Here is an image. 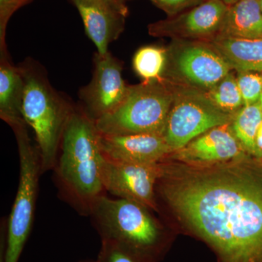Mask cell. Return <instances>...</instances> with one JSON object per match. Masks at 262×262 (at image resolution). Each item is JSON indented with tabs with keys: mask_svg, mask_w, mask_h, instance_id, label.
Returning a JSON list of instances; mask_svg holds the SVG:
<instances>
[{
	"mask_svg": "<svg viewBox=\"0 0 262 262\" xmlns=\"http://www.w3.org/2000/svg\"><path fill=\"white\" fill-rule=\"evenodd\" d=\"M262 124V111L259 102L244 106L232 120V130L239 144L248 152L261 155L256 145V135Z\"/></svg>",
	"mask_w": 262,
	"mask_h": 262,
	"instance_id": "18",
	"label": "cell"
},
{
	"mask_svg": "<svg viewBox=\"0 0 262 262\" xmlns=\"http://www.w3.org/2000/svg\"><path fill=\"white\" fill-rule=\"evenodd\" d=\"M256 145L258 149L262 152V124L258 128L257 135H256Z\"/></svg>",
	"mask_w": 262,
	"mask_h": 262,
	"instance_id": "27",
	"label": "cell"
},
{
	"mask_svg": "<svg viewBox=\"0 0 262 262\" xmlns=\"http://www.w3.org/2000/svg\"><path fill=\"white\" fill-rule=\"evenodd\" d=\"M0 54V117L14 130L27 126L22 115L25 83L21 69L11 64L8 53Z\"/></svg>",
	"mask_w": 262,
	"mask_h": 262,
	"instance_id": "15",
	"label": "cell"
},
{
	"mask_svg": "<svg viewBox=\"0 0 262 262\" xmlns=\"http://www.w3.org/2000/svg\"><path fill=\"white\" fill-rule=\"evenodd\" d=\"M79 262H96V261H94V260H84V261Z\"/></svg>",
	"mask_w": 262,
	"mask_h": 262,
	"instance_id": "30",
	"label": "cell"
},
{
	"mask_svg": "<svg viewBox=\"0 0 262 262\" xmlns=\"http://www.w3.org/2000/svg\"><path fill=\"white\" fill-rule=\"evenodd\" d=\"M32 0H0V52H7L5 35L8 21L19 8Z\"/></svg>",
	"mask_w": 262,
	"mask_h": 262,
	"instance_id": "23",
	"label": "cell"
},
{
	"mask_svg": "<svg viewBox=\"0 0 262 262\" xmlns=\"http://www.w3.org/2000/svg\"><path fill=\"white\" fill-rule=\"evenodd\" d=\"M221 1L223 2L224 3H225L228 6H231V5L235 4L239 0H221Z\"/></svg>",
	"mask_w": 262,
	"mask_h": 262,
	"instance_id": "28",
	"label": "cell"
},
{
	"mask_svg": "<svg viewBox=\"0 0 262 262\" xmlns=\"http://www.w3.org/2000/svg\"><path fill=\"white\" fill-rule=\"evenodd\" d=\"M258 102H259L260 106H261V111H262V94L261 96V98H260L259 101H258Z\"/></svg>",
	"mask_w": 262,
	"mask_h": 262,
	"instance_id": "29",
	"label": "cell"
},
{
	"mask_svg": "<svg viewBox=\"0 0 262 262\" xmlns=\"http://www.w3.org/2000/svg\"><path fill=\"white\" fill-rule=\"evenodd\" d=\"M206 94L221 111L232 116L244 106L237 77L232 72Z\"/></svg>",
	"mask_w": 262,
	"mask_h": 262,
	"instance_id": "20",
	"label": "cell"
},
{
	"mask_svg": "<svg viewBox=\"0 0 262 262\" xmlns=\"http://www.w3.org/2000/svg\"><path fill=\"white\" fill-rule=\"evenodd\" d=\"M151 3L163 10L168 17L183 13L184 10L193 8L203 3V0H150Z\"/></svg>",
	"mask_w": 262,
	"mask_h": 262,
	"instance_id": "24",
	"label": "cell"
},
{
	"mask_svg": "<svg viewBox=\"0 0 262 262\" xmlns=\"http://www.w3.org/2000/svg\"><path fill=\"white\" fill-rule=\"evenodd\" d=\"M147 209L135 201L104 194L95 201L89 216L101 239L141 252L156 247L160 237L159 225Z\"/></svg>",
	"mask_w": 262,
	"mask_h": 262,
	"instance_id": "6",
	"label": "cell"
},
{
	"mask_svg": "<svg viewBox=\"0 0 262 262\" xmlns=\"http://www.w3.org/2000/svg\"><path fill=\"white\" fill-rule=\"evenodd\" d=\"M229 7L221 0H206L180 14L149 24V34L179 40L209 42L220 34Z\"/></svg>",
	"mask_w": 262,
	"mask_h": 262,
	"instance_id": "10",
	"label": "cell"
},
{
	"mask_svg": "<svg viewBox=\"0 0 262 262\" xmlns=\"http://www.w3.org/2000/svg\"><path fill=\"white\" fill-rule=\"evenodd\" d=\"M259 4H260V7H261V11H262V0H259Z\"/></svg>",
	"mask_w": 262,
	"mask_h": 262,
	"instance_id": "31",
	"label": "cell"
},
{
	"mask_svg": "<svg viewBox=\"0 0 262 262\" xmlns=\"http://www.w3.org/2000/svg\"><path fill=\"white\" fill-rule=\"evenodd\" d=\"M173 85V101L163 135L172 152L207 131L232 122L234 117L221 111L204 91Z\"/></svg>",
	"mask_w": 262,
	"mask_h": 262,
	"instance_id": "7",
	"label": "cell"
},
{
	"mask_svg": "<svg viewBox=\"0 0 262 262\" xmlns=\"http://www.w3.org/2000/svg\"><path fill=\"white\" fill-rule=\"evenodd\" d=\"M241 154V145L230 123L215 127L177 150L174 158L187 162H224Z\"/></svg>",
	"mask_w": 262,
	"mask_h": 262,
	"instance_id": "14",
	"label": "cell"
},
{
	"mask_svg": "<svg viewBox=\"0 0 262 262\" xmlns=\"http://www.w3.org/2000/svg\"><path fill=\"white\" fill-rule=\"evenodd\" d=\"M173 96V84L163 78L131 85L116 110L94 121L96 128L103 135L163 136Z\"/></svg>",
	"mask_w": 262,
	"mask_h": 262,
	"instance_id": "4",
	"label": "cell"
},
{
	"mask_svg": "<svg viewBox=\"0 0 262 262\" xmlns=\"http://www.w3.org/2000/svg\"><path fill=\"white\" fill-rule=\"evenodd\" d=\"M99 135L103 156L110 160L130 163H159L172 152L161 135Z\"/></svg>",
	"mask_w": 262,
	"mask_h": 262,
	"instance_id": "12",
	"label": "cell"
},
{
	"mask_svg": "<svg viewBox=\"0 0 262 262\" xmlns=\"http://www.w3.org/2000/svg\"><path fill=\"white\" fill-rule=\"evenodd\" d=\"M99 136L94 120L83 110H74L53 169L61 199L85 216L95 201L106 194L101 177L103 155Z\"/></svg>",
	"mask_w": 262,
	"mask_h": 262,
	"instance_id": "2",
	"label": "cell"
},
{
	"mask_svg": "<svg viewBox=\"0 0 262 262\" xmlns=\"http://www.w3.org/2000/svg\"><path fill=\"white\" fill-rule=\"evenodd\" d=\"M83 22L86 34L101 55L107 53L125 27L126 15L104 0H72Z\"/></svg>",
	"mask_w": 262,
	"mask_h": 262,
	"instance_id": "13",
	"label": "cell"
},
{
	"mask_svg": "<svg viewBox=\"0 0 262 262\" xmlns=\"http://www.w3.org/2000/svg\"><path fill=\"white\" fill-rule=\"evenodd\" d=\"M19 155V182L14 203L7 219L5 262H18L34 222V211L42 175V161L37 144L31 140L27 126L15 129Z\"/></svg>",
	"mask_w": 262,
	"mask_h": 262,
	"instance_id": "5",
	"label": "cell"
},
{
	"mask_svg": "<svg viewBox=\"0 0 262 262\" xmlns=\"http://www.w3.org/2000/svg\"><path fill=\"white\" fill-rule=\"evenodd\" d=\"M101 244L96 262H140L136 250L111 239H101Z\"/></svg>",
	"mask_w": 262,
	"mask_h": 262,
	"instance_id": "21",
	"label": "cell"
},
{
	"mask_svg": "<svg viewBox=\"0 0 262 262\" xmlns=\"http://www.w3.org/2000/svg\"><path fill=\"white\" fill-rule=\"evenodd\" d=\"M104 1L118 11L127 15V9L125 5V0H104Z\"/></svg>",
	"mask_w": 262,
	"mask_h": 262,
	"instance_id": "26",
	"label": "cell"
},
{
	"mask_svg": "<svg viewBox=\"0 0 262 262\" xmlns=\"http://www.w3.org/2000/svg\"><path fill=\"white\" fill-rule=\"evenodd\" d=\"M122 71V63L110 52L95 55L92 80L80 91L83 111L94 121L116 110L126 97L130 86Z\"/></svg>",
	"mask_w": 262,
	"mask_h": 262,
	"instance_id": "11",
	"label": "cell"
},
{
	"mask_svg": "<svg viewBox=\"0 0 262 262\" xmlns=\"http://www.w3.org/2000/svg\"><path fill=\"white\" fill-rule=\"evenodd\" d=\"M238 158L209 166L162 162L157 185L224 262H262V180Z\"/></svg>",
	"mask_w": 262,
	"mask_h": 262,
	"instance_id": "1",
	"label": "cell"
},
{
	"mask_svg": "<svg viewBox=\"0 0 262 262\" xmlns=\"http://www.w3.org/2000/svg\"><path fill=\"white\" fill-rule=\"evenodd\" d=\"M236 77L244 106L258 103L262 94V72H237Z\"/></svg>",
	"mask_w": 262,
	"mask_h": 262,
	"instance_id": "22",
	"label": "cell"
},
{
	"mask_svg": "<svg viewBox=\"0 0 262 262\" xmlns=\"http://www.w3.org/2000/svg\"><path fill=\"white\" fill-rule=\"evenodd\" d=\"M173 40L166 49L164 80L207 92L232 72L227 60L209 42Z\"/></svg>",
	"mask_w": 262,
	"mask_h": 262,
	"instance_id": "8",
	"label": "cell"
},
{
	"mask_svg": "<svg viewBox=\"0 0 262 262\" xmlns=\"http://www.w3.org/2000/svg\"><path fill=\"white\" fill-rule=\"evenodd\" d=\"M219 35L262 39V11L259 0H239L229 6Z\"/></svg>",
	"mask_w": 262,
	"mask_h": 262,
	"instance_id": "17",
	"label": "cell"
},
{
	"mask_svg": "<svg viewBox=\"0 0 262 262\" xmlns=\"http://www.w3.org/2000/svg\"><path fill=\"white\" fill-rule=\"evenodd\" d=\"M167 61V50L157 46L139 48L133 58V67L144 82L160 80Z\"/></svg>",
	"mask_w": 262,
	"mask_h": 262,
	"instance_id": "19",
	"label": "cell"
},
{
	"mask_svg": "<svg viewBox=\"0 0 262 262\" xmlns=\"http://www.w3.org/2000/svg\"><path fill=\"white\" fill-rule=\"evenodd\" d=\"M160 172V163L117 161L104 156L101 162V177L106 193L135 201L150 209H157L155 189Z\"/></svg>",
	"mask_w": 262,
	"mask_h": 262,
	"instance_id": "9",
	"label": "cell"
},
{
	"mask_svg": "<svg viewBox=\"0 0 262 262\" xmlns=\"http://www.w3.org/2000/svg\"><path fill=\"white\" fill-rule=\"evenodd\" d=\"M7 228L2 225L0 228V262L4 261L5 246H6Z\"/></svg>",
	"mask_w": 262,
	"mask_h": 262,
	"instance_id": "25",
	"label": "cell"
},
{
	"mask_svg": "<svg viewBox=\"0 0 262 262\" xmlns=\"http://www.w3.org/2000/svg\"><path fill=\"white\" fill-rule=\"evenodd\" d=\"M20 69L25 83L22 115L34 130L43 174L54 169L63 132L74 108L57 94L39 70L31 66Z\"/></svg>",
	"mask_w": 262,
	"mask_h": 262,
	"instance_id": "3",
	"label": "cell"
},
{
	"mask_svg": "<svg viewBox=\"0 0 262 262\" xmlns=\"http://www.w3.org/2000/svg\"><path fill=\"white\" fill-rule=\"evenodd\" d=\"M212 46L237 72H262V39L216 36Z\"/></svg>",
	"mask_w": 262,
	"mask_h": 262,
	"instance_id": "16",
	"label": "cell"
}]
</instances>
